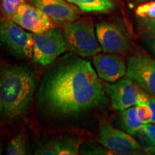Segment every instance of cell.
<instances>
[{
    "label": "cell",
    "mask_w": 155,
    "mask_h": 155,
    "mask_svg": "<svg viewBox=\"0 0 155 155\" xmlns=\"http://www.w3.org/2000/svg\"><path fill=\"white\" fill-rule=\"evenodd\" d=\"M104 98L103 86L90 62L76 54H68L46 71L38 101L46 114L67 117L96 107Z\"/></svg>",
    "instance_id": "cell-1"
},
{
    "label": "cell",
    "mask_w": 155,
    "mask_h": 155,
    "mask_svg": "<svg viewBox=\"0 0 155 155\" xmlns=\"http://www.w3.org/2000/svg\"><path fill=\"white\" fill-rule=\"evenodd\" d=\"M36 89L33 71L25 65H0V119L14 122L26 114Z\"/></svg>",
    "instance_id": "cell-2"
},
{
    "label": "cell",
    "mask_w": 155,
    "mask_h": 155,
    "mask_svg": "<svg viewBox=\"0 0 155 155\" xmlns=\"http://www.w3.org/2000/svg\"><path fill=\"white\" fill-rule=\"evenodd\" d=\"M64 38L67 50L81 58L94 56L102 50L90 18H78L65 25Z\"/></svg>",
    "instance_id": "cell-3"
},
{
    "label": "cell",
    "mask_w": 155,
    "mask_h": 155,
    "mask_svg": "<svg viewBox=\"0 0 155 155\" xmlns=\"http://www.w3.org/2000/svg\"><path fill=\"white\" fill-rule=\"evenodd\" d=\"M0 46L20 60L32 57V33L0 13Z\"/></svg>",
    "instance_id": "cell-4"
},
{
    "label": "cell",
    "mask_w": 155,
    "mask_h": 155,
    "mask_svg": "<svg viewBox=\"0 0 155 155\" xmlns=\"http://www.w3.org/2000/svg\"><path fill=\"white\" fill-rule=\"evenodd\" d=\"M64 33L58 28L40 34L32 33V58L35 63L47 66L66 51Z\"/></svg>",
    "instance_id": "cell-5"
},
{
    "label": "cell",
    "mask_w": 155,
    "mask_h": 155,
    "mask_svg": "<svg viewBox=\"0 0 155 155\" xmlns=\"http://www.w3.org/2000/svg\"><path fill=\"white\" fill-rule=\"evenodd\" d=\"M98 142L112 154L129 155L137 154L141 150L140 144L131 134L103 121L99 126Z\"/></svg>",
    "instance_id": "cell-6"
},
{
    "label": "cell",
    "mask_w": 155,
    "mask_h": 155,
    "mask_svg": "<svg viewBox=\"0 0 155 155\" xmlns=\"http://www.w3.org/2000/svg\"><path fill=\"white\" fill-rule=\"evenodd\" d=\"M126 75L155 98L154 59L145 55L131 56L127 61Z\"/></svg>",
    "instance_id": "cell-7"
},
{
    "label": "cell",
    "mask_w": 155,
    "mask_h": 155,
    "mask_svg": "<svg viewBox=\"0 0 155 155\" xmlns=\"http://www.w3.org/2000/svg\"><path fill=\"white\" fill-rule=\"evenodd\" d=\"M96 36L105 53L121 54L130 50V42L121 26L115 23L101 22L96 25Z\"/></svg>",
    "instance_id": "cell-8"
},
{
    "label": "cell",
    "mask_w": 155,
    "mask_h": 155,
    "mask_svg": "<svg viewBox=\"0 0 155 155\" xmlns=\"http://www.w3.org/2000/svg\"><path fill=\"white\" fill-rule=\"evenodd\" d=\"M12 19L33 34L43 33L55 28L54 22L48 15L38 7L26 2L19 7Z\"/></svg>",
    "instance_id": "cell-9"
},
{
    "label": "cell",
    "mask_w": 155,
    "mask_h": 155,
    "mask_svg": "<svg viewBox=\"0 0 155 155\" xmlns=\"http://www.w3.org/2000/svg\"><path fill=\"white\" fill-rule=\"evenodd\" d=\"M139 90L134 81L130 78L121 79L106 87V92L115 110L124 111L137 106Z\"/></svg>",
    "instance_id": "cell-10"
},
{
    "label": "cell",
    "mask_w": 155,
    "mask_h": 155,
    "mask_svg": "<svg viewBox=\"0 0 155 155\" xmlns=\"http://www.w3.org/2000/svg\"><path fill=\"white\" fill-rule=\"evenodd\" d=\"M31 5L40 8L55 23L67 25L77 20L81 10L66 0H28Z\"/></svg>",
    "instance_id": "cell-11"
},
{
    "label": "cell",
    "mask_w": 155,
    "mask_h": 155,
    "mask_svg": "<svg viewBox=\"0 0 155 155\" xmlns=\"http://www.w3.org/2000/svg\"><path fill=\"white\" fill-rule=\"evenodd\" d=\"M93 63L98 76L107 82L114 83L127 75L124 61L116 54H96L93 58Z\"/></svg>",
    "instance_id": "cell-12"
},
{
    "label": "cell",
    "mask_w": 155,
    "mask_h": 155,
    "mask_svg": "<svg viewBox=\"0 0 155 155\" xmlns=\"http://www.w3.org/2000/svg\"><path fill=\"white\" fill-rule=\"evenodd\" d=\"M81 144L78 137L66 136L43 143L37 148L35 154L77 155L80 152Z\"/></svg>",
    "instance_id": "cell-13"
},
{
    "label": "cell",
    "mask_w": 155,
    "mask_h": 155,
    "mask_svg": "<svg viewBox=\"0 0 155 155\" xmlns=\"http://www.w3.org/2000/svg\"><path fill=\"white\" fill-rule=\"evenodd\" d=\"M83 12H108L115 5L111 0H66Z\"/></svg>",
    "instance_id": "cell-14"
},
{
    "label": "cell",
    "mask_w": 155,
    "mask_h": 155,
    "mask_svg": "<svg viewBox=\"0 0 155 155\" xmlns=\"http://www.w3.org/2000/svg\"><path fill=\"white\" fill-rule=\"evenodd\" d=\"M121 123L124 130L131 135L137 134L144 124L139 119L137 106H134L122 111Z\"/></svg>",
    "instance_id": "cell-15"
},
{
    "label": "cell",
    "mask_w": 155,
    "mask_h": 155,
    "mask_svg": "<svg viewBox=\"0 0 155 155\" xmlns=\"http://www.w3.org/2000/svg\"><path fill=\"white\" fill-rule=\"evenodd\" d=\"M28 153L27 135L24 129L20 130L9 141L7 147V155H25Z\"/></svg>",
    "instance_id": "cell-16"
},
{
    "label": "cell",
    "mask_w": 155,
    "mask_h": 155,
    "mask_svg": "<svg viewBox=\"0 0 155 155\" xmlns=\"http://www.w3.org/2000/svg\"><path fill=\"white\" fill-rule=\"evenodd\" d=\"M25 3V0H0V12L12 19L19 7Z\"/></svg>",
    "instance_id": "cell-17"
},
{
    "label": "cell",
    "mask_w": 155,
    "mask_h": 155,
    "mask_svg": "<svg viewBox=\"0 0 155 155\" xmlns=\"http://www.w3.org/2000/svg\"><path fill=\"white\" fill-rule=\"evenodd\" d=\"M136 14L145 19H155V1L139 5L136 9Z\"/></svg>",
    "instance_id": "cell-18"
},
{
    "label": "cell",
    "mask_w": 155,
    "mask_h": 155,
    "mask_svg": "<svg viewBox=\"0 0 155 155\" xmlns=\"http://www.w3.org/2000/svg\"><path fill=\"white\" fill-rule=\"evenodd\" d=\"M141 131L150 143L151 152L155 153V123L144 124Z\"/></svg>",
    "instance_id": "cell-19"
},
{
    "label": "cell",
    "mask_w": 155,
    "mask_h": 155,
    "mask_svg": "<svg viewBox=\"0 0 155 155\" xmlns=\"http://www.w3.org/2000/svg\"><path fill=\"white\" fill-rule=\"evenodd\" d=\"M80 152L83 154H109V150H106L101 147L91 144H85L80 147Z\"/></svg>",
    "instance_id": "cell-20"
},
{
    "label": "cell",
    "mask_w": 155,
    "mask_h": 155,
    "mask_svg": "<svg viewBox=\"0 0 155 155\" xmlns=\"http://www.w3.org/2000/svg\"><path fill=\"white\" fill-rule=\"evenodd\" d=\"M137 112L139 119L143 124L150 123L152 119V110L147 104H139L137 105Z\"/></svg>",
    "instance_id": "cell-21"
},
{
    "label": "cell",
    "mask_w": 155,
    "mask_h": 155,
    "mask_svg": "<svg viewBox=\"0 0 155 155\" xmlns=\"http://www.w3.org/2000/svg\"><path fill=\"white\" fill-rule=\"evenodd\" d=\"M145 27L147 32L152 36L155 37V19H146Z\"/></svg>",
    "instance_id": "cell-22"
},
{
    "label": "cell",
    "mask_w": 155,
    "mask_h": 155,
    "mask_svg": "<svg viewBox=\"0 0 155 155\" xmlns=\"http://www.w3.org/2000/svg\"><path fill=\"white\" fill-rule=\"evenodd\" d=\"M147 105L150 106L151 110H152V119H151L150 123H155V98L154 96H152V95L149 96L148 101L147 102Z\"/></svg>",
    "instance_id": "cell-23"
},
{
    "label": "cell",
    "mask_w": 155,
    "mask_h": 155,
    "mask_svg": "<svg viewBox=\"0 0 155 155\" xmlns=\"http://www.w3.org/2000/svg\"><path fill=\"white\" fill-rule=\"evenodd\" d=\"M149 45H150L151 50H152V51L154 53V54L155 55V39L149 42Z\"/></svg>",
    "instance_id": "cell-24"
},
{
    "label": "cell",
    "mask_w": 155,
    "mask_h": 155,
    "mask_svg": "<svg viewBox=\"0 0 155 155\" xmlns=\"http://www.w3.org/2000/svg\"><path fill=\"white\" fill-rule=\"evenodd\" d=\"M3 153V145L2 141H0V154H2Z\"/></svg>",
    "instance_id": "cell-25"
}]
</instances>
